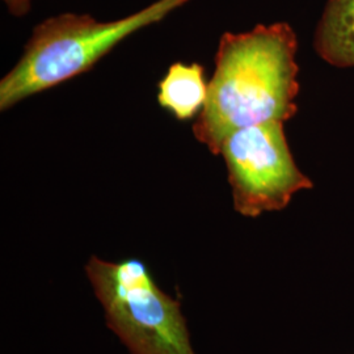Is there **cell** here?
<instances>
[{
    "label": "cell",
    "mask_w": 354,
    "mask_h": 354,
    "mask_svg": "<svg viewBox=\"0 0 354 354\" xmlns=\"http://www.w3.org/2000/svg\"><path fill=\"white\" fill-rule=\"evenodd\" d=\"M297 36L290 26H257L223 35L207 99L193 134L219 155L225 138L243 127L285 122L297 113Z\"/></svg>",
    "instance_id": "6da1fadb"
},
{
    "label": "cell",
    "mask_w": 354,
    "mask_h": 354,
    "mask_svg": "<svg viewBox=\"0 0 354 354\" xmlns=\"http://www.w3.org/2000/svg\"><path fill=\"white\" fill-rule=\"evenodd\" d=\"M189 0H158L127 17L97 21L89 15L64 13L38 24L20 61L0 82V109L53 88L91 70L130 35L159 23Z\"/></svg>",
    "instance_id": "7a4b0ae2"
},
{
    "label": "cell",
    "mask_w": 354,
    "mask_h": 354,
    "mask_svg": "<svg viewBox=\"0 0 354 354\" xmlns=\"http://www.w3.org/2000/svg\"><path fill=\"white\" fill-rule=\"evenodd\" d=\"M86 273L106 326L130 354H196L180 301L160 289L143 260L91 256Z\"/></svg>",
    "instance_id": "3957f363"
},
{
    "label": "cell",
    "mask_w": 354,
    "mask_h": 354,
    "mask_svg": "<svg viewBox=\"0 0 354 354\" xmlns=\"http://www.w3.org/2000/svg\"><path fill=\"white\" fill-rule=\"evenodd\" d=\"M227 167L235 210L248 218L285 209L313 181L295 165L282 122L243 127L221 147Z\"/></svg>",
    "instance_id": "277c9868"
},
{
    "label": "cell",
    "mask_w": 354,
    "mask_h": 354,
    "mask_svg": "<svg viewBox=\"0 0 354 354\" xmlns=\"http://www.w3.org/2000/svg\"><path fill=\"white\" fill-rule=\"evenodd\" d=\"M207 87L201 64H172L158 84V102L177 121H189L207 99Z\"/></svg>",
    "instance_id": "5b68a950"
},
{
    "label": "cell",
    "mask_w": 354,
    "mask_h": 354,
    "mask_svg": "<svg viewBox=\"0 0 354 354\" xmlns=\"http://www.w3.org/2000/svg\"><path fill=\"white\" fill-rule=\"evenodd\" d=\"M319 55L336 67H354V0H329L317 30Z\"/></svg>",
    "instance_id": "8992f818"
}]
</instances>
